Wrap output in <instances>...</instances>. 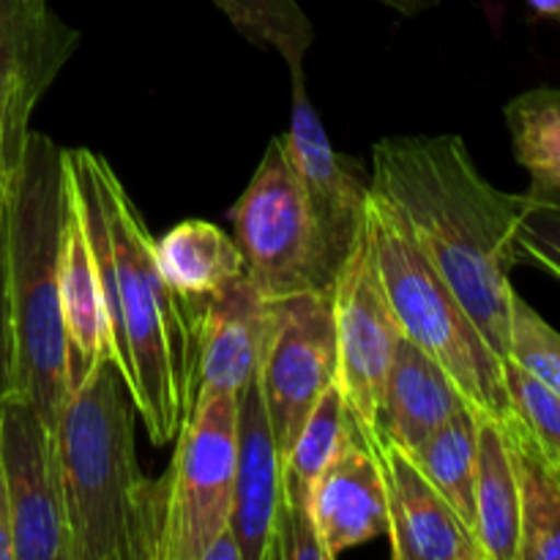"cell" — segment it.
<instances>
[{
    "label": "cell",
    "instance_id": "6da1fadb",
    "mask_svg": "<svg viewBox=\"0 0 560 560\" xmlns=\"http://www.w3.org/2000/svg\"><path fill=\"white\" fill-rule=\"evenodd\" d=\"M66 173L96 266L109 359L148 438L167 446L195 405L200 301L180 295L159 271L151 230L102 153L66 148Z\"/></svg>",
    "mask_w": 560,
    "mask_h": 560
},
{
    "label": "cell",
    "instance_id": "7a4b0ae2",
    "mask_svg": "<svg viewBox=\"0 0 560 560\" xmlns=\"http://www.w3.org/2000/svg\"><path fill=\"white\" fill-rule=\"evenodd\" d=\"M370 186L397 208L487 345L509 359L523 195L495 189L459 135L375 142Z\"/></svg>",
    "mask_w": 560,
    "mask_h": 560
},
{
    "label": "cell",
    "instance_id": "3957f363",
    "mask_svg": "<svg viewBox=\"0 0 560 560\" xmlns=\"http://www.w3.org/2000/svg\"><path fill=\"white\" fill-rule=\"evenodd\" d=\"M135 402L113 361L71 388L52 427L71 560H159L164 479L142 476Z\"/></svg>",
    "mask_w": 560,
    "mask_h": 560
},
{
    "label": "cell",
    "instance_id": "277c9868",
    "mask_svg": "<svg viewBox=\"0 0 560 560\" xmlns=\"http://www.w3.org/2000/svg\"><path fill=\"white\" fill-rule=\"evenodd\" d=\"M69 213L66 148L31 131L3 202L5 301L14 392L31 399L49 427L69 397L60 312V255Z\"/></svg>",
    "mask_w": 560,
    "mask_h": 560
},
{
    "label": "cell",
    "instance_id": "5b68a950",
    "mask_svg": "<svg viewBox=\"0 0 560 560\" xmlns=\"http://www.w3.org/2000/svg\"><path fill=\"white\" fill-rule=\"evenodd\" d=\"M366 230L377 271L402 334L452 375L476 413L506 419L512 413L503 359L487 345L454 290L427 260L397 208L370 186Z\"/></svg>",
    "mask_w": 560,
    "mask_h": 560
},
{
    "label": "cell",
    "instance_id": "8992f818",
    "mask_svg": "<svg viewBox=\"0 0 560 560\" xmlns=\"http://www.w3.org/2000/svg\"><path fill=\"white\" fill-rule=\"evenodd\" d=\"M238 459V397L197 388L173 463L164 476V528L159 560H202L230 528Z\"/></svg>",
    "mask_w": 560,
    "mask_h": 560
},
{
    "label": "cell",
    "instance_id": "52a82bcc",
    "mask_svg": "<svg viewBox=\"0 0 560 560\" xmlns=\"http://www.w3.org/2000/svg\"><path fill=\"white\" fill-rule=\"evenodd\" d=\"M246 277L268 301L315 288V238L304 186L282 135L268 142L244 195L230 208Z\"/></svg>",
    "mask_w": 560,
    "mask_h": 560
},
{
    "label": "cell",
    "instance_id": "ba28073f",
    "mask_svg": "<svg viewBox=\"0 0 560 560\" xmlns=\"http://www.w3.org/2000/svg\"><path fill=\"white\" fill-rule=\"evenodd\" d=\"M331 310L337 331V386L348 402L355 430L377 448L383 381L405 334L383 288L366 219L334 277Z\"/></svg>",
    "mask_w": 560,
    "mask_h": 560
},
{
    "label": "cell",
    "instance_id": "9c48e42d",
    "mask_svg": "<svg viewBox=\"0 0 560 560\" xmlns=\"http://www.w3.org/2000/svg\"><path fill=\"white\" fill-rule=\"evenodd\" d=\"M337 381L331 290H304L273 301L257 386L279 454L290 452L320 394Z\"/></svg>",
    "mask_w": 560,
    "mask_h": 560
},
{
    "label": "cell",
    "instance_id": "30bf717a",
    "mask_svg": "<svg viewBox=\"0 0 560 560\" xmlns=\"http://www.w3.org/2000/svg\"><path fill=\"white\" fill-rule=\"evenodd\" d=\"M80 44L82 33L49 0H0V208L20 170L33 113Z\"/></svg>",
    "mask_w": 560,
    "mask_h": 560
},
{
    "label": "cell",
    "instance_id": "8fae6325",
    "mask_svg": "<svg viewBox=\"0 0 560 560\" xmlns=\"http://www.w3.org/2000/svg\"><path fill=\"white\" fill-rule=\"evenodd\" d=\"M290 77H293V113L282 142L310 206L312 238H315V288L331 290L339 266L364 228L370 180L353 159L334 151L320 115L306 96L304 69L290 71Z\"/></svg>",
    "mask_w": 560,
    "mask_h": 560
},
{
    "label": "cell",
    "instance_id": "7c38bea8",
    "mask_svg": "<svg viewBox=\"0 0 560 560\" xmlns=\"http://www.w3.org/2000/svg\"><path fill=\"white\" fill-rule=\"evenodd\" d=\"M0 470L11 506L14 560H71L52 427L16 392L0 399Z\"/></svg>",
    "mask_w": 560,
    "mask_h": 560
},
{
    "label": "cell",
    "instance_id": "4fadbf2b",
    "mask_svg": "<svg viewBox=\"0 0 560 560\" xmlns=\"http://www.w3.org/2000/svg\"><path fill=\"white\" fill-rule=\"evenodd\" d=\"M375 454L386 479L394 560H485L468 525L402 448L383 441Z\"/></svg>",
    "mask_w": 560,
    "mask_h": 560
},
{
    "label": "cell",
    "instance_id": "5bb4252c",
    "mask_svg": "<svg viewBox=\"0 0 560 560\" xmlns=\"http://www.w3.org/2000/svg\"><path fill=\"white\" fill-rule=\"evenodd\" d=\"M310 509L328 560L388 534V498L381 459L359 430L315 479Z\"/></svg>",
    "mask_w": 560,
    "mask_h": 560
},
{
    "label": "cell",
    "instance_id": "9a60e30c",
    "mask_svg": "<svg viewBox=\"0 0 560 560\" xmlns=\"http://www.w3.org/2000/svg\"><path fill=\"white\" fill-rule=\"evenodd\" d=\"M271 315L273 301L246 273L213 299H202L197 315V388L238 397L260 370Z\"/></svg>",
    "mask_w": 560,
    "mask_h": 560
},
{
    "label": "cell",
    "instance_id": "2e32d148",
    "mask_svg": "<svg viewBox=\"0 0 560 560\" xmlns=\"http://www.w3.org/2000/svg\"><path fill=\"white\" fill-rule=\"evenodd\" d=\"M282 503V454L268 421L257 377L238 394V459L230 528L244 560H268Z\"/></svg>",
    "mask_w": 560,
    "mask_h": 560
},
{
    "label": "cell",
    "instance_id": "e0dca14e",
    "mask_svg": "<svg viewBox=\"0 0 560 560\" xmlns=\"http://www.w3.org/2000/svg\"><path fill=\"white\" fill-rule=\"evenodd\" d=\"M465 405L468 399L452 375L408 337L399 339L377 408L381 443H394L405 454L416 452Z\"/></svg>",
    "mask_w": 560,
    "mask_h": 560
},
{
    "label": "cell",
    "instance_id": "ac0fdd59",
    "mask_svg": "<svg viewBox=\"0 0 560 560\" xmlns=\"http://www.w3.org/2000/svg\"><path fill=\"white\" fill-rule=\"evenodd\" d=\"M60 312L66 331V364H69V392L82 386L102 361L109 359V328L98 293L96 266L91 244L69 197L60 255Z\"/></svg>",
    "mask_w": 560,
    "mask_h": 560
},
{
    "label": "cell",
    "instance_id": "d6986e66",
    "mask_svg": "<svg viewBox=\"0 0 560 560\" xmlns=\"http://www.w3.org/2000/svg\"><path fill=\"white\" fill-rule=\"evenodd\" d=\"M474 539L485 560H517L520 495L501 419L479 413L476 446Z\"/></svg>",
    "mask_w": 560,
    "mask_h": 560
},
{
    "label": "cell",
    "instance_id": "ffe728a7",
    "mask_svg": "<svg viewBox=\"0 0 560 560\" xmlns=\"http://www.w3.org/2000/svg\"><path fill=\"white\" fill-rule=\"evenodd\" d=\"M520 495L517 560H560V479L528 427L512 413L501 419Z\"/></svg>",
    "mask_w": 560,
    "mask_h": 560
},
{
    "label": "cell",
    "instance_id": "44dd1931",
    "mask_svg": "<svg viewBox=\"0 0 560 560\" xmlns=\"http://www.w3.org/2000/svg\"><path fill=\"white\" fill-rule=\"evenodd\" d=\"M156 244L159 271L186 299H213L246 273L235 238L202 219H186Z\"/></svg>",
    "mask_w": 560,
    "mask_h": 560
},
{
    "label": "cell",
    "instance_id": "7402d4cb",
    "mask_svg": "<svg viewBox=\"0 0 560 560\" xmlns=\"http://www.w3.org/2000/svg\"><path fill=\"white\" fill-rule=\"evenodd\" d=\"M514 159L528 170V200L560 208V88H534L503 109Z\"/></svg>",
    "mask_w": 560,
    "mask_h": 560
},
{
    "label": "cell",
    "instance_id": "603a6c76",
    "mask_svg": "<svg viewBox=\"0 0 560 560\" xmlns=\"http://www.w3.org/2000/svg\"><path fill=\"white\" fill-rule=\"evenodd\" d=\"M355 435V421L337 381L320 394L306 416L293 446L282 459V506H310V490L317 476L337 459Z\"/></svg>",
    "mask_w": 560,
    "mask_h": 560
},
{
    "label": "cell",
    "instance_id": "cb8c5ba5",
    "mask_svg": "<svg viewBox=\"0 0 560 560\" xmlns=\"http://www.w3.org/2000/svg\"><path fill=\"white\" fill-rule=\"evenodd\" d=\"M476 446H479V413L465 405L416 452L408 454L416 468L427 476V481L452 503L470 534H474L476 520Z\"/></svg>",
    "mask_w": 560,
    "mask_h": 560
},
{
    "label": "cell",
    "instance_id": "d4e9b609",
    "mask_svg": "<svg viewBox=\"0 0 560 560\" xmlns=\"http://www.w3.org/2000/svg\"><path fill=\"white\" fill-rule=\"evenodd\" d=\"M213 5L252 44L277 49L290 71L304 69L315 27L299 0H213Z\"/></svg>",
    "mask_w": 560,
    "mask_h": 560
},
{
    "label": "cell",
    "instance_id": "484cf974",
    "mask_svg": "<svg viewBox=\"0 0 560 560\" xmlns=\"http://www.w3.org/2000/svg\"><path fill=\"white\" fill-rule=\"evenodd\" d=\"M503 383L514 416L528 427L541 454L560 465V394L512 359H503Z\"/></svg>",
    "mask_w": 560,
    "mask_h": 560
},
{
    "label": "cell",
    "instance_id": "4316f807",
    "mask_svg": "<svg viewBox=\"0 0 560 560\" xmlns=\"http://www.w3.org/2000/svg\"><path fill=\"white\" fill-rule=\"evenodd\" d=\"M509 359L560 394V331L550 326L523 295H512Z\"/></svg>",
    "mask_w": 560,
    "mask_h": 560
},
{
    "label": "cell",
    "instance_id": "83f0119b",
    "mask_svg": "<svg viewBox=\"0 0 560 560\" xmlns=\"http://www.w3.org/2000/svg\"><path fill=\"white\" fill-rule=\"evenodd\" d=\"M520 262L552 273L560 282V208L523 195L517 217Z\"/></svg>",
    "mask_w": 560,
    "mask_h": 560
},
{
    "label": "cell",
    "instance_id": "f1b7e54d",
    "mask_svg": "<svg viewBox=\"0 0 560 560\" xmlns=\"http://www.w3.org/2000/svg\"><path fill=\"white\" fill-rule=\"evenodd\" d=\"M14 392V370H11V326L9 301H5V255H3V208H0V399Z\"/></svg>",
    "mask_w": 560,
    "mask_h": 560
},
{
    "label": "cell",
    "instance_id": "f546056e",
    "mask_svg": "<svg viewBox=\"0 0 560 560\" xmlns=\"http://www.w3.org/2000/svg\"><path fill=\"white\" fill-rule=\"evenodd\" d=\"M0 560H14V534H11V506L5 495L3 470H0Z\"/></svg>",
    "mask_w": 560,
    "mask_h": 560
},
{
    "label": "cell",
    "instance_id": "4dcf8cb0",
    "mask_svg": "<svg viewBox=\"0 0 560 560\" xmlns=\"http://www.w3.org/2000/svg\"><path fill=\"white\" fill-rule=\"evenodd\" d=\"M202 560H244V552H241V545L238 539H235L233 528L222 530V534L211 541V547L202 552Z\"/></svg>",
    "mask_w": 560,
    "mask_h": 560
},
{
    "label": "cell",
    "instance_id": "1f68e13d",
    "mask_svg": "<svg viewBox=\"0 0 560 560\" xmlns=\"http://www.w3.org/2000/svg\"><path fill=\"white\" fill-rule=\"evenodd\" d=\"M381 3H386L388 9L399 11V14L413 16V14H419V11H424V9H430V5H435L438 0H381Z\"/></svg>",
    "mask_w": 560,
    "mask_h": 560
},
{
    "label": "cell",
    "instance_id": "d6a6232c",
    "mask_svg": "<svg viewBox=\"0 0 560 560\" xmlns=\"http://www.w3.org/2000/svg\"><path fill=\"white\" fill-rule=\"evenodd\" d=\"M530 5V11L547 20H560V0H525Z\"/></svg>",
    "mask_w": 560,
    "mask_h": 560
},
{
    "label": "cell",
    "instance_id": "836d02e7",
    "mask_svg": "<svg viewBox=\"0 0 560 560\" xmlns=\"http://www.w3.org/2000/svg\"><path fill=\"white\" fill-rule=\"evenodd\" d=\"M556 470H558V479H560V465H556Z\"/></svg>",
    "mask_w": 560,
    "mask_h": 560
}]
</instances>
